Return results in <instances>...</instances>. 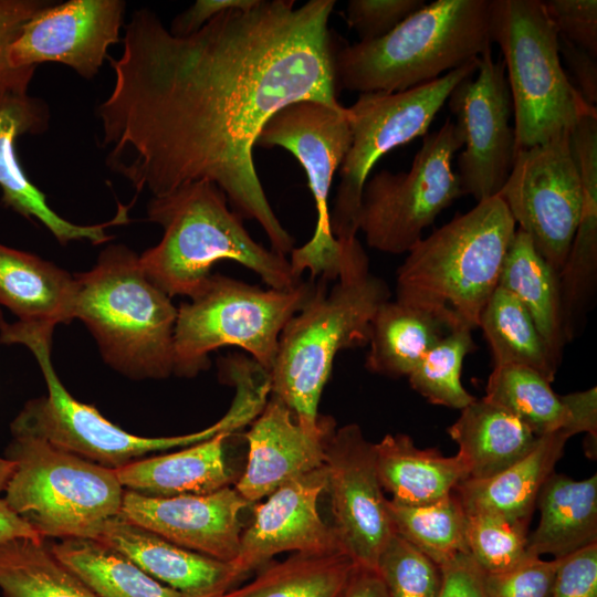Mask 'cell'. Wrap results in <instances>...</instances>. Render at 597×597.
Segmentation results:
<instances>
[{"mask_svg":"<svg viewBox=\"0 0 597 597\" xmlns=\"http://www.w3.org/2000/svg\"><path fill=\"white\" fill-rule=\"evenodd\" d=\"M3 597H97L52 553L46 538H15L0 544Z\"/></svg>","mask_w":597,"mask_h":597,"instance_id":"obj_34","label":"cell"},{"mask_svg":"<svg viewBox=\"0 0 597 597\" xmlns=\"http://www.w3.org/2000/svg\"><path fill=\"white\" fill-rule=\"evenodd\" d=\"M479 59L406 91L362 93L346 107L352 144L339 167L341 180L329 213L331 230L336 239L356 238L363 189L377 160L391 149L428 134L451 91L475 73Z\"/></svg>","mask_w":597,"mask_h":597,"instance_id":"obj_11","label":"cell"},{"mask_svg":"<svg viewBox=\"0 0 597 597\" xmlns=\"http://www.w3.org/2000/svg\"><path fill=\"white\" fill-rule=\"evenodd\" d=\"M335 430L336 422L329 416H322L314 429L302 426L271 396L244 434L248 463L234 489L250 504L256 503L282 484L323 467Z\"/></svg>","mask_w":597,"mask_h":597,"instance_id":"obj_21","label":"cell"},{"mask_svg":"<svg viewBox=\"0 0 597 597\" xmlns=\"http://www.w3.org/2000/svg\"><path fill=\"white\" fill-rule=\"evenodd\" d=\"M258 0L187 36L142 8L124 24L123 51L108 57L109 95L97 107L106 165L153 197L207 180L242 219L255 220L286 256L293 237L274 213L253 148L265 123L294 102L338 103L334 0Z\"/></svg>","mask_w":597,"mask_h":597,"instance_id":"obj_1","label":"cell"},{"mask_svg":"<svg viewBox=\"0 0 597 597\" xmlns=\"http://www.w3.org/2000/svg\"><path fill=\"white\" fill-rule=\"evenodd\" d=\"M469 554L484 574L506 572L527 555V523L489 514H467Z\"/></svg>","mask_w":597,"mask_h":597,"instance_id":"obj_38","label":"cell"},{"mask_svg":"<svg viewBox=\"0 0 597 597\" xmlns=\"http://www.w3.org/2000/svg\"><path fill=\"white\" fill-rule=\"evenodd\" d=\"M544 4L558 34L597 57V1L548 0Z\"/></svg>","mask_w":597,"mask_h":597,"instance_id":"obj_43","label":"cell"},{"mask_svg":"<svg viewBox=\"0 0 597 597\" xmlns=\"http://www.w3.org/2000/svg\"><path fill=\"white\" fill-rule=\"evenodd\" d=\"M526 308L553 360L559 366L566 342L559 272L537 252L528 235L515 231L502 266L499 285Z\"/></svg>","mask_w":597,"mask_h":597,"instance_id":"obj_29","label":"cell"},{"mask_svg":"<svg viewBox=\"0 0 597 597\" xmlns=\"http://www.w3.org/2000/svg\"><path fill=\"white\" fill-rule=\"evenodd\" d=\"M326 483L323 465L282 484L264 502L255 504L253 521L241 534L239 554L233 562L242 575L261 568L284 552H342L332 526L323 521L317 509Z\"/></svg>","mask_w":597,"mask_h":597,"instance_id":"obj_18","label":"cell"},{"mask_svg":"<svg viewBox=\"0 0 597 597\" xmlns=\"http://www.w3.org/2000/svg\"><path fill=\"white\" fill-rule=\"evenodd\" d=\"M376 570L390 597H438L442 574L439 565L394 533L379 555Z\"/></svg>","mask_w":597,"mask_h":597,"instance_id":"obj_39","label":"cell"},{"mask_svg":"<svg viewBox=\"0 0 597 597\" xmlns=\"http://www.w3.org/2000/svg\"><path fill=\"white\" fill-rule=\"evenodd\" d=\"M231 432L181 448L171 453L145 457L115 471L122 486L154 498L203 495L229 486L233 475L224 458Z\"/></svg>","mask_w":597,"mask_h":597,"instance_id":"obj_23","label":"cell"},{"mask_svg":"<svg viewBox=\"0 0 597 597\" xmlns=\"http://www.w3.org/2000/svg\"><path fill=\"white\" fill-rule=\"evenodd\" d=\"M561 558L542 559L532 554L513 568L484 574L488 597H551Z\"/></svg>","mask_w":597,"mask_h":597,"instance_id":"obj_40","label":"cell"},{"mask_svg":"<svg viewBox=\"0 0 597 597\" xmlns=\"http://www.w3.org/2000/svg\"><path fill=\"white\" fill-rule=\"evenodd\" d=\"M95 540L184 597H222L245 577L233 563L181 547L119 515L107 521Z\"/></svg>","mask_w":597,"mask_h":597,"instance_id":"obj_22","label":"cell"},{"mask_svg":"<svg viewBox=\"0 0 597 597\" xmlns=\"http://www.w3.org/2000/svg\"><path fill=\"white\" fill-rule=\"evenodd\" d=\"M442 584L438 597H488L484 573L469 553L440 566Z\"/></svg>","mask_w":597,"mask_h":597,"instance_id":"obj_45","label":"cell"},{"mask_svg":"<svg viewBox=\"0 0 597 597\" xmlns=\"http://www.w3.org/2000/svg\"><path fill=\"white\" fill-rule=\"evenodd\" d=\"M568 412V423L562 430L568 438L582 432L589 441H597V389L591 387L559 396Z\"/></svg>","mask_w":597,"mask_h":597,"instance_id":"obj_47","label":"cell"},{"mask_svg":"<svg viewBox=\"0 0 597 597\" xmlns=\"http://www.w3.org/2000/svg\"><path fill=\"white\" fill-rule=\"evenodd\" d=\"M54 328L19 321L0 329L3 344H22L34 355L48 394L29 400L12 420V437H31L95 464L116 470L150 453L184 448L208 440L219 432H233L251 423L255 406L234 397L227 413L214 425L188 434L140 437L117 427L93 406L80 402L60 380L51 359Z\"/></svg>","mask_w":597,"mask_h":597,"instance_id":"obj_7","label":"cell"},{"mask_svg":"<svg viewBox=\"0 0 597 597\" xmlns=\"http://www.w3.org/2000/svg\"><path fill=\"white\" fill-rule=\"evenodd\" d=\"M14 462L0 457V494L4 492L7 483L13 472Z\"/></svg>","mask_w":597,"mask_h":597,"instance_id":"obj_51","label":"cell"},{"mask_svg":"<svg viewBox=\"0 0 597 597\" xmlns=\"http://www.w3.org/2000/svg\"><path fill=\"white\" fill-rule=\"evenodd\" d=\"M352 144V133L344 106L303 100L279 109L261 129L255 146L281 147L290 151L307 176L316 208V226L312 238L292 250L290 264L302 279L310 271L311 280L335 281L341 271L342 247L329 223L328 195L336 170Z\"/></svg>","mask_w":597,"mask_h":597,"instance_id":"obj_13","label":"cell"},{"mask_svg":"<svg viewBox=\"0 0 597 597\" xmlns=\"http://www.w3.org/2000/svg\"><path fill=\"white\" fill-rule=\"evenodd\" d=\"M249 504L230 486L171 498L125 490L119 516L181 547L233 563L242 534L239 515Z\"/></svg>","mask_w":597,"mask_h":597,"instance_id":"obj_19","label":"cell"},{"mask_svg":"<svg viewBox=\"0 0 597 597\" xmlns=\"http://www.w3.org/2000/svg\"><path fill=\"white\" fill-rule=\"evenodd\" d=\"M425 4L423 0H350L346 21L360 42L371 41L390 32Z\"/></svg>","mask_w":597,"mask_h":597,"instance_id":"obj_42","label":"cell"},{"mask_svg":"<svg viewBox=\"0 0 597 597\" xmlns=\"http://www.w3.org/2000/svg\"><path fill=\"white\" fill-rule=\"evenodd\" d=\"M447 102L464 146L457 171L462 193L478 202L498 196L514 161L515 132L510 124L513 106L505 66L493 60L491 49Z\"/></svg>","mask_w":597,"mask_h":597,"instance_id":"obj_15","label":"cell"},{"mask_svg":"<svg viewBox=\"0 0 597 597\" xmlns=\"http://www.w3.org/2000/svg\"><path fill=\"white\" fill-rule=\"evenodd\" d=\"M536 505L540 522L527 541V553L563 558L597 543V475L574 480L552 473L542 485Z\"/></svg>","mask_w":597,"mask_h":597,"instance_id":"obj_28","label":"cell"},{"mask_svg":"<svg viewBox=\"0 0 597 597\" xmlns=\"http://www.w3.org/2000/svg\"><path fill=\"white\" fill-rule=\"evenodd\" d=\"M559 54L577 83V90L584 100L595 106L597 102V63L596 57L576 46L558 34Z\"/></svg>","mask_w":597,"mask_h":597,"instance_id":"obj_48","label":"cell"},{"mask_svg":"<svg viewBox=\"0 0 597 597\" xmlns=\"http://www.w3.org/2000/svg\"><path fill=\"white\" fill-rule=\"evenodd\" d=\"M50 109L39 98L0 84V188L2 201L24 218L35 219L61 243L86 240L93 244L109 241L106 229L128 222V207L118 205L115 217L104 223L82 226L57 214L44 193L27 177L15 153V139L24 134L48 130Z\"/></svg>","mask_w":597,"mask_h":597,"instance_id":"obj_20","label":"cell"},{"mask_svg":"<svg viewBox=\"0 0 597 597\" xmlns=\"http://www.w3.org/2000/svg\"><path fill=\"white\" fill-rule=\"evenodd\" d=\"M376 467L384 491L401 505H425L451 494L468 479L455 454L446 457L434 448H418L404 433L386 434L375 443Z\"/></svg>","mask_w":597,"mask_h":597,"instance_id":"obj_27","label":"cell"},{"mask_svg":"<svg viewBox=\"0 0 597 597\" xmlns=\"http://www.w3.org/2000/svg\"><path fill=\"white\" fill-rule=\"evenodd\" d=\"M448 433L459 447L457 455L468 479L476 480L511 467L528 454L540 439L516 417L484 398L461 409Z\"/></svg>","mask_w":597,"mask_h":597,"instance_id":"obj_26","label":"cell"},{"mask_svg":"<svg viewBox=\"0 0 597 597\" xmlns=\"http://www.w3.org/2000/svg\"><path fill=\"white\" fill-rule=\"evenodd\" d=\"M491 348L494 366L531 368L551 383L558 365L553 360L532 317L521 302L498 286L486 302L479 322Z\"/></svg>","mask_w":597,"mask_h":597,"instance_id":"obj_33","label":"cell"},{"mask_svg":"<svg viewBox=\"0 0 597 597\" xmlns=\"http://www.w3.org/2000/svg\"><path fill=\"white\" fill-rule=\"evenodd\" d=\"M395 533L442 566L467 545V513L454 492L425 505H401L388 500Z\"/></svg>","mask_w":597,"mask_h":597,"instance_id":"obj_36","label":"cell"},{"mask_svg":"<svg viewBox=\"0 0 597 597\" xmlns=\"http://www.w3.org/2000/svg\"><path fill=\"white\" fill-rule=\"evenodd\" d=\"M74 275L42 258L0 243V304L25 324L55 327L73 320Z\"/></svg>","mask_w":597,"mask_h":597,"instance_id":"obj_25","label":"cell"},{"mask_svg":"<svg viewBox=\"0 0 597 597\" xmlns=\"http://www.w3.org/2000/svg\"><path fill=\"white\" fill-rule=\"evenodd\" d=\"M569 438L561 430L540 437L533 450L488 479H465L454 493L467 514H489L528 523L542 485Z\"/></svg>","mask_w":597,"mask_h":597,"instance_id":"obj_24","label":"cell"},{"mask_svg":"<svg viewBox=\"0 0 597 597\" xmlns=\"http://www.w3.org/2000/svg\"><path fill=\"white\" fill-rule=\"evenodd\" d=\"M483 398L509 411L538 437L562 431L568 423L567 409L551 381L527 367L493 366Z\"/></svg>","mask_w":597,"mask_h":597,"instance_id":"obj_35","label":"cell"},{"mask_svg":"<svg viewBox=\"0 0 597 597\" xmlns=\"http://www.w3.org/2000/svg\"><path fill=\"white\" fill-rule=\"evenodd\" d=\"M50 548L97 597H184L97 540L63 538Z\"/></svg>","mask_w":597,"mask_h":597,"instance_id":"obj_31","label":"cell"},{"mask_svg":"<svg viewBox=\"0 0 597 597\" xmlns=\"http://www.w3.org/2000/svg\"><path fill=\"white\" fill-rule=\"evenodd\" d=\"M44 538L0 498V544L15 538Z\"/></svg>","mask_w":597,"mask_h":597,"instance_id":"obj_50","label":"cell"},{"mask_svg":"<svg viewBox=\"0 0 597 597\" xmlns=\"http://www.w3.org/2000/svg\"><path fill=\"white\" fill-rule=\"evenodd\" d=\"M491 0H436L381 38L334 49L338 88L401 92L426 84L491 49Z\"/></svg>","mask_w":597,"mask_h":597,"instance_id":"obj_6","label":"cell"},{"mask_svg":"<svg viewBox=\"0 0 597 597\" xmlns=\"http://www.w3.org/2000/svg\"><path fill=\"white\" fill-rule=\"evenodd\" d=\"M570 133L517 150L510 175L498 195L519 229L558 272L568 255L584 202Z\"/></svg>","mask_w":597,"mask_h":597,"instance_id":"obj_14","label":"cell"},{"mask_svg":"<svg viewBox=\"0 0 597 597\" xmlns=\"http://www.w3.org/2000/svg\"><path fill=\"white\" fill-rule=\"evenodd\" d=\"M74 277L73 320L87 326L104 360L133 379L169 377L177 307L145 274L139 255L109 244L92 270Z\"/></svg>","mask_w":597,"mask_h":597,"instance_id":"obj_5","label":"cell"},{"mask_svg":"<svg viewBox=\"0 0 597 597\" xmlns=\"http://www.w3.org/2000/svg\"><path fill=\"white\" fill-rule=\"evenodd\" d=\"M315 280L291 290H263L222 274H211L177 308L172 374L193 378L210 366L209 354L223 346L248 352L269 373L285 324L308 301Z\"/></svg>","mask_w":597,"mask_h":597,"instance_id":"obj_9","label":"cell"},{"mask_svg":"<svg viewBox=\"0 0 597 597\" xmlns=\"http://www.w3.org/2000/svg\"><path fill=\"white\" fill-rule=\"evenodd\" d=\"M341 271L328 290L315 280V290L281 332L270 371V395L281 400L304 427L320 425L318 404L338 352L368 345L371 321L390 300L388 284L369 270L357 238L337 239Z\"/></svg>","mask_w":597,"mask_h":597,"instance_id":"obj_2","label":"cell"},{"mask_svg":"<svg viewBox=\"0 0 597 597\" xmlns=\"http://www.w3.org/2000/svg\"><path fill=\"white\" fill-rule=\"evenodd\" d=\"M258 0H197L172 20L168 29L172 35L187 36L200 30L210 20L231 9H247Z\"/></svg>","mask_w":597,"mask_h":597,"instance_id":"obj_46","label":"cell"},{"mask_svg":"<svg viewBox=\"0 0 597 597\" xmlns=\"http://www.w3.org/2000/svg\"><path fill=\"white\" fill-rule=\"evenodd\" d=\"M7 324V322L3 318L2 312L0 310V329Z\"/></svg>","mask_w":597,"mask_h":597,"instance_id":"obj_52","label":"cell"},{"mask_svg":"<svg viewBox=\"0 0 597 597\" xmlns=\"http://www.w3.org/2000/svg\"><path fill=\"white\" fill-rule=\"evenodd\" d=\"M474 348L470 329L448 332L407 376L411 388L433 405L463 409L476 399L461 383L463 360Z\"/></svg>","mask_w":597,"mask_h":597,"instance_id":"obj_37","label":"cell"},{"mask_svg":"<svg viewBox=\"0 0 597 597\" xmlns=\"http://www.w3.org/2000/svg\"><path fill=\"white\" fill-rule=\"evenodd\" d=\"M52 1L0 0V84L28 92L35 67L13 69L8 62V50L18 39L23 25Z\"/></svg>","mask_w":597,"mask_h":597,"instance_id":"obj_41","label":"cell"},{"mask_svg":"<svg viewBox=\"0 0 597 597\" xmlns=\"http://www.w3.org/2000/svg\"><path fill=\"white\" fill-rule=\"evenodd\" d=\"M515 231L499 196L478 202L407 252L397 270L396 301L432 313L450 331L479 327Z\"/></svg>","mask_w":597,"mask_h":597,"instance_id":"obj_4","label":"cell"},{"mask_svg":"<svg viewBox=\"0 0 597 597\" xmlns=\"http://www.w3.org/2000/svg\"><path fill=\"white\" fill-rule=\"evenodd\" d=\"M126 3L122 0L51 2L22 28L8 50L13 69L57 62L84 78H93L119 41Z\"/></svg>","mask_w":597,"mask_h":597,"instance_id":"obj_17","label":"cell"},{"mask_svg":"<svg viewBox=\"0 0 597 597\" xmlns=\"http://www.w3.org/2000/svg\"><path fill=\"white\" fill-rule=\"evenodd\" d=\"M490 38L502 54L512 98L515 153L570 133L597 116L566 75L558 32L542 0H491Z\"/></svg>","mask_w":597,"mask_h":597,"instance_id":"obj_8","label":"cell"},{"mask_svg":"<svg viewBox=\"0 0 597 597\" xmlns=\"http://www.w3.org/2000/svg\"><path fill=\"white\" fill-rule=\"evenodd\" d=\"M324 467L331 526L342 552L356 565L376 569L395 530L377 472L375 443L356 423L338 428L327 442Z\"/></svg>","mask_w":597,"mask_h":597,"instance_id":"obj_16","label":"cell"},{"mask_svg":"<svg viewBox=\"0 0 597 597\" xmlns=\"http://www.w3.org/2000/svg\"><path fill=\"white\" fill-rule=\"evenodd\" d=\"M551 597H597V543L561 558Z\"/></svg>","mask_w":597,"mask_h":597,"instance_id":"obj_44","label":"cell"},{"mask_svg":"<svg viewBox=\"0 0 597 597\" xmlns=\"http://www.w3.org/2000/svg\"><path fill=\"white\" fill-rule=\"evenodd\" d=\"M448 332V326L432 313L389 300L371 321L365 367L391 378L407 377Z\"/></svg>","mask_w":597,"mask_h":597,"instance_id":"obj_30","label":"cell"},{"mask_svg":"<svg viewBox=\"0 0 597 597\" xmlns=\"http://www.w3.org/2000/svg\"><path fill=\"white\" fill-rule=\"evenodd\" d=\"M463 142L449 118L426 134L408 171L381 170L365 182L358 230L366 243L388 254L407 253L422 231L457 198L463 196L452 169Z\"/></svg>","mask_w":597,"mask_h":597,"instance_id":"obj_12","label":"cell"},{"mask_svg":"<svg viewBox=\"0 0 597 597\" xmlns=\"http://www.w3.org/2000/svg\"><path fill=\"white\" fill-rule=\"evenodd\" d=\"M341 597H390L376 569L356 565Z\"/></svg>","mask_w":597,"mask_h":597,"instance_id":"obj_49","label":"cell"},{"mask_svg":"<svg viewBox=\"0 0 597 597\" xmlns=\"http://www.w3.org/2000/svg\"><path fill=\"white\" fill-rule=\"evenodd\" d=\"M355 566L343 552L294 553L266 563L253 580L222 597H341Z\"/></svg>","mask_w":597,"mask_h":597,"instance_id":"obj_32","label":"cell"},{"mask_svg":"<svg viewBox=\"0 0 597 597\" xmlns=\"http://www.w3.org/2000/svg\"><path fill=\"white\" fill-rule=\"evenodd\" d=\"M4 501L44 538H96L119 515L125 489L114 470L31 437H12Z\"/></svg>","mask_w":597,"mask_h":597,"instance_id":"obj_10","label":"cell"},{"mask_svg":"<svg viewBox=\"0 0 597 597\" xmlns=\"http://www.w3.org/2000/svg\"><path fill=\"white\" fill-rule=\"evenodd\" d=\"M147 219L164 233L157 245L139 255V264L169 297H192L223 260L255 272L270 289L291 290L302 282L286 256L254 241L213 182L195 181L153 197Z\"/></svg>","mask_w":597,"mask_h":597,"instance_id":"obj_3","label":"cell"}]
</instances>
